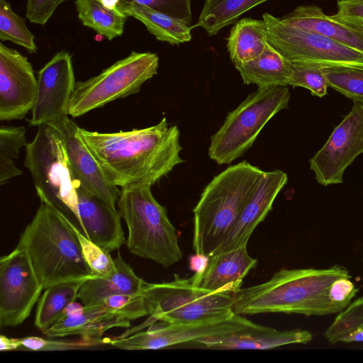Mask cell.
<instances>
[{
	"label": "cell",
	"instance_id": "43",
	"mask_svg": "<svg viewBox=\"0 0 363 363\" xmlns=\"http://www.w3.org/2000/svg\"><path fill=\"white\" fill-rule=\"evenodd\" d=\"M85 311V307L82 303L72 301L67 305L61 316L69 317L83 313Z\"/></svg>",
	"mask_w": 363,
	"mask_h": 363
},
{
	"label": "cell",
	"instance_id": "11",
	"mask_svg": "<svg viewBox=\"0 0 363 363\" xmlns=\"http://www.w3.org/2000/svg\"><path fill=\"white\" fill-rule=\"evenodd\" d=\"M151 324L124 337L109 340L113 347L123 350H158L183 345L200 338L244 329L253 322L234 312L192 323Z\"/></svg>",
	"mask_w": 363,
	"mask_h": 363
},
{
	"label": "cell",
	"instance_id": "17",
	"mask_svg": "<svg viewBox=\"0 0 363 363\" xmlns=\"http://www.w3.org/2000/svg\"><path fill=\"white\" fill-rule=\"evenodd\" d=\"M311 332L303 329L279 330L252 323L232 333L203 337L186 344L208 350H269L290 344H306L312 340Z\"/></svg>",
	"mask_w": 363,
	"mask_h": 363
},
{
	"label": "cell",
	"instance_id": "15",
	"mask_svg": "<svg viewBox=\"0 0 363 363\" xmlns=\"http://www.w3.org/2000/svg\"><path fill=\"white\" fill-rule=\"evenodd\" d=\"M38 79L31 63L13 48L0 43V120H20L31 111Z\"/></svg>",
	"mask_w": 363,
	"mask_h": 363
},
{
	"label": "cell",
	"instance_id": "8",
	"mask_svg": "<svg viewBox=\"0 0 363 363\" xmlns=\"http://www.w3.org/2000/svg\"><path fill=\"white\" fill-rule=\"evenodd\" d=\"M143 294L150 303L152 313L142 325L127 330L121 337L157 321L186 323L233 312V294L202 289L194 285L191 278H182L177 274L170 281L146 282Z\"/></svg>",
	"mask_w": 363,
	"mask_h": 363
},
{
	"label": "cell",
	"instance_id": "5",
	"mask_svg": "<svg viewBox=\"0 0 363 363\" xmlns=\"http://www.w3.org/2000/svg\"><path fill=\"white\" fill-rule=\"evenodd\" d=\"M151 187L121 188L118 210L128 227L129 252L168 267L179 262L183 253L167 209L155 199Z\"/></svg>",
	"mask_w": 363,
	"mask_h": 363
},
{
	"label": "cell",
	"instance_id": "34",
	"mask_svg": "<svg viewBox=\"0 0 363 363\" xmlns=\"http://www.w3.org/2000/svg\"><path fill=\"white\" fill-rule=\"evenodd\" d=\"M103 303L118 317L133 320L151 315L150 303L143 294H118L109 296Z\"/></svg>",
	"mask_w": 363,
	"mask_h": 363
},
{
	"label": "cell",
	"instance_id": "6",
	"mask_svg": "<svg viewBox=\"0 0 363 363\" xmlns=\"http://www.w3.org/2000/svg\"><path fill=\"white\" fill-rule=\"evenodd\" d=\"M25 147L24 165L31 174L40 202L53 206L85 235L79 213L78 184L60 134L50 124L40 125Z\"/></svg>",
	"mask_w": 363,
	"mask_h": 363
},
{
	"label": "cell",
	"instance_id": "39",
	"mask_svg": "<svg viewBox=\"0 0 363 363\" xmlns=\"http://www.w3.org/2000/svg\"><path fill=\"white\" fill-rule=\"evenodd\" d=\"M70 0H26V17L31 23L45 26L62 4Z\"/></svg>",
	"mask_w": 363,
	"mask_h": 363
},
{
	"label": "cell",
	"instance_id": "23",
	"mask_svg": "<svg viewBox=\"0 0 363 363\" xmlns=\"http://www.w3.org/2000/svg\"><path fill=\"white\" fill-rule=\"evenodd\" d=\"M116 269L106 277H94L81 286L77 299L85 307L103 303L105 298L118 294H143L146 282L138 277L118 252L114 258Z\"/></svg>",
	"mask_w": 363,
	"mask_h": 363
},
{
	"label": "cell",
	"instance_id": "7",
	"mask_svg": "<svg viewBox=\"0 0 363 363\" xmlns=\"http://www.w3.org/2000/svg\"><path fill=\"white\" fill-rule=\"evenodd\" d=\"M290 91L286 86L258 88L229 112L211 137L209 157L218 164H230L254 144L267 123L287 108Z\"/></svg>",
	"mask_w": 363,
	"mask_h": 363
},
{
	"label": "cell",
	"instance_id": "33",
	"mask_svg": "<svg viewBox=\"0 0 363 363\" xmlns=\"http://www.w3.org/2000/svg\"><path fill=\"white\" fill-rule=\"evenodd\" d=\"M323 71L329 86L363 104V69L330 67H323Z\"/></svg>",
	"mask_w": 363,
	"mask_h": 363
},
{
	"label": "cell",
	"instance_id": "1",
	"mask_svg": "<svg viewBox=\"0 0 363 363\" xmlns=\"http://www.w3.org/2000/svg\"><path fill=\"white\" fill-rule=\"evenodd\" d=\"M79 133L108 181L118 187L152 186L184 162L179 130L166 118L143 128L99 133L79 127Z\"/></svg>",
	"mask_w": 363,
	"mask_h": 363
},
{
	"label": "cell",
	"instance_id": "10",
	"mask_svg": "<svg viewBox=\"0 0 363 363\" xmlns=\"http://www.w3.org/2000/svg\"><path fill=\"white\" fill-rule=\"evenodd\" d=\"M268 43L294 64L363 69V52L265 13Z\"/></svg>",
	"mask_w": 363,
	"mask_h": 363
},
{
	"label": "cell",
	"instance_id": "22",
	"mask_svg": "<svg viewBox=\"0 0 363 363\" xmlns=\"http://www.w3.org/2000/svg\"><path fill=\"white\" fill-rule=\"evenodd\" d=\"M130 326V320L118 317L103 303L85 307V311L79 315L61 316L44 334L50 338L78 335L84 339L101 340V335L111 328Z\"/></svg>",
	"mask_w": 363,
	"mask_h": 363
},
{
	"label": "cell",
	"instance_id": "21",
	"mask_svg": "<svg viewBox=\"0 0 363 363\" xmlns=\"http://www.w3.org/2000/svg\"><path fill=\"white\" fill-rule=\"evenodd\" d=\"M280 19L363 52V30L342 23L333 16L326 15L318 6H299Z\"/></svg>",
	"mask_w": 363,
	"mask_h": 363
},
{
	"label": "cell",
	"instance_id": "14",
	"mask_svg": "<svg viewBox=\"0 0 363 363\" xmlns=\"http://www.w3.org/2000/svg\"><path fill=\"white\" fill-rule=\"evenodd\" d=\"M37 79V94L30 125L38 127L69 116L77 82L72 55L65 50L57 52L39 70Z\"/></svg>",
	"mask_w": 363,
	"mask_h": 363
},
{
	"label": "cell",
	"instance_id": "3",
	"mask_svg": "<svg viewBox=\"0 0 363 363\" xmlns=\"http://www.w3.org/2000/svg\"><path fill=\"white\" fill-rule=\"evenodd\" d=\"M17 247L28 252L44 289L94 277L84 258L73 225L46 203L41 202Z\"/></svg>",
	"mask_w": 363,
	"mask_h": 363
},
{
	"label": "cell",
	"instance_id": "25",
	"mask_svg": "<svg viewBox=\"0 0 363 363\" xmlns=\"http://www.w3.org/2000/svg\"><path fill=\"white\" fill-rule=\"evenodd\" d=\"M235 68L245 84L258 88L287 86L292 72L291 63L269 43L259 56Z\"/></svg>",
	"mask_w": 363,
	"mask_h": 363
},
{
	"label": "cell",
	"instance_id": "9",
	"mask_svg": "<svg viewBox=\"0 0 363 363\" xmlns=\"http://www.w3.org/2000/svg\"><path fill=\"white\" fill-rule=\"evenodd\" d=\"M159 57L150 52L132 51L98 75L77 82L69 116L80 117L115 100L137 94L157 74Z\"/></svg>",
	"mask_w": 363,
	"mask_h": 363
},
{
	"label": "cell",
	"instance_id": "29",
	"mask_svg": "<svg viewBox=\"0 0 363 363\" xmlns=\"http://www.w3.org/2000/svg\"><path fill=\"white\" fill-rule=\"evenodd\" d=\"M268 0H206L197 23L208 36L233 24L245 12Z\"/></svg>",
	"mask_w": 363,
	"mask_h": 363
},
{
	"label": "cell",
	"instance_id": "37",
	"mask_svg": "<svg viewBox=\"0 0 363 363\" xmlns=\"http://www.w3.org/2000/svg\"><path fill=\"white\" fill-rule=\"evenodd\" d=\"M22 347L33 351H62L82 349L94 346L103 342V340H89L82 338L78 342L46 340L35 336L19 338Z\"/></svg>",
	"mask_w": 363,
	"mask_h": 363
},
{
	"label": "cell",
	"instance_id": "19",
	"mask_svg": "<svg viewBox=\"0 0 363 363\" xmlns=\"http://www.w3.org/2000/svg\"><path fill=\"white\" fill-rule=\"evenodd\" d=\"M77 192L79 213L85 236L109 252L118 250L125 242L118 210L79 184Z\"/></svg>",
	"mask_w": 363,
	"mask_h": 363
},
{
	"label": "cell",
	"instance_id": "24",
	"mask_svg": "<svg viewBox=\"0 0 363 363\" xmlns=\"http://www.w3.org/2000/svg\"><path fill=\"white\" fill-rule=\"evenodd\" d=\"M119 9L128 17L140 21L155 38L171 45L186 43L191 39V24L136 3L119 0Z\"/></svg>",
	"mask_w": 363,
	"mask_h": 363
},
{
	"label": "cell",
	"instance_id": "40",
	"mask_svg": "<svg viewBox=\"0 0 363 363\" xmlns=\"http://www.w3.org/2000/svg\"><path fill=\"white\" fill-rule=\"evenodd\" d=\"M337 8L335 19L363 30V0H337Z\"/></svg>",
	"mask_w": 363,
	"mask_h": 363
},
{
	"label": "cell",
	"instance_id": "4",
	"mask_svg": "<svg viewBox=\"0 0 363 363\" xmlns=\"http://www.w3.org/2000/svg\"><path fill=\"white\" fill-rule=\"evenodd\" d=\"M264 171L244 160L226 168L206 186L194 207L193 249L213 255L231 231Z\"/></svg>",
	"mask_w": 363,
	"mask_h": 363
},
{
	"label": "cell",
	"instance_id": "41",
	"mask_svg": "<svg viewBox=\"0 0 363 363\" xmlns=\"http://www.w3.org/2000/svg\"><path fill=\"white\" fill-rule=\"evenodd\" d=\"M209 262V257L195 253L189 257V268L194 271L196 275H200L202 274Z\"/></svg>",
	"mask_w": 363,
	"mask_h": 363
},
{
	"label": "cell",
	"instance_id": "36",
	"mask_svg": "<svg viewBox=\"0 0 363 363\" xmlns=\"http://www.w3.org/2000/svg\"><path fill=\"white\" fill-rule=\"evenodd\" d=\"M291 67L290 86L306 88L310 90L313 95L318 97L327 94L329 86L323 67L291 63Z\"/></svg>",
	"mask_w": 363,
	"mask_h": 363
},
{
	"label": "cell",
	"instance_id": "35",
	"mask_svg": "<svg viewBox=\"0 0 363 363\" xmlns=\"http://www.w3.org/2000/svg\"><path fill=\"white\" fill-rule=\"evenodd\" d=\"M78 237L82 252L94 277L103 278L116 269L114 259L110 252L96 245L73 225Z\"/></svg>",
	"mask_w": 363,
	"mask_h": 363
},
{
	"label": "cell",
	"instance_id": "26",
	"mask_svg": "<svg viewBox=\"0 0 363 363\" xmlns=\"http://www.w3.org/2000/svg\"><path fill=\"white\" fill-rule=\"evenodd\" d=\"M118 1L75 0L78 18L108 40L121 37L128 16L119 9Z\"/></svg>",
	"mask_w": 363,
	"mask_h": 363
},
{
	"label": "cell",
	"instance_id": "16",
	"mask_svg": "<svg viewBox=\"0 0 363 363\" xmlns=\"http://www.w3.org/2000/svg\"><path fill=\"white\" fill-rule=\"evenodd\" d=\"M60 134L74 179L89 193L116 207L121 189L112 184L79 133V126L66 116L50 123Z\"/></svg>",
	"mask_w": 363,
	"mask_h": 363
},
{
	"label": "cell",
	"instance_id": "18",
	"mask_svg": "<svg viewBox=\"0 0 363 363\" xmlns=\"http://www.w3.org/2000/svg\"><path fill=\"white\" fill-rule=\"evenodd\" d=\"M287 182V174L281 170L264 172L235 225L214 254L247 245L255 228L264 220Z\"/></svg>",
	"mask_w": 363,
	"mask_h": 363
},
{
	"label": "cell",
	"instance_id": "32",
	"mask_svg": "<svg viewBox=\"0 0 363 363\" xmlns=\"http://www.w3.org/2000/svg\"><path fill=\"white\" fill-rule=\"evenodd\" d=\"M363 328V296L351 301L327 328L324 337L330 344L344 340L353 332Z\"/></svg>",
	"mask_w": 363,
	"mask_h": 363
},
{
	"label": "cell",
	"instance_id": "20",
	"mask_svg": "<svg viewBox=\"0 0 363 363\" xmlns=\"http://www.w3.org/2000/svg\"><path fill=\"white\" fill-rule=\"evenodd\" d=\"M257 260L247 250V245L223 251L209 257L204 272L194 274V285L211 291L238 292L249 272L257 266Z\"/></svg>",
	"mask_w": 363,
	"mask_h": 363
},
{
	"label": "cell",
	"instance_id": "44",
	"mask_svg": "<svg viewBox=\"0 0 363 363\" xmlns=\"http://www.w3.org/2000/svg\"><path fill=\"white\" fill-rule=\"evenodd\" d=\"M362 261H363V259H362Z\"/></svg>",
	"mask_w": 363,
	"mask_h": 363
},
{
	"label": "cell",
	"instance_id": "42",
	"mask_svg": "<svg viewBox=\"0 0 363 363\" xmlns=\"http://www.w3.org/2000/svg\"><path fill=\"white\" fill-rule=\"evenodd\" d=\"M21 347L20 339L9 338L4 335L0 336V350L11 351L15 350Z\"/></svg>",
	"mask_w": 363,
	"mask_h": 363
},
{
	"label": "cell",
	"instance_id": "2",
	"mask_svg": "<svg viewBox=\"0 0 363 363\" xmlns=\"http://www.w3.org/2000/svg\"><path fill=\"white\" fill-rule=\"evenodd\" d=\"M352 278L344 266L328 268L281 269L267 281L233 294V311L240 315L268 313L306 316L338 313L346 306L330 297L333 283Z\"/></svg>",
	"mask_w": 363,
	"mask_h": 363
},
{
	"label": "cell",
	"instance_id": "30",
	"mask_svg": "<svg viewBox=\"0 0 363 363\" xmlns=\"http://www.w3.org/2000/svg\"><path fill=\"white\" fill-rule=\"evenodd\" d=\"M26 129L23 126L2 125L0 128V184L22 174L14 160L26 145Z\"/></svg>",
	"mask_w": 363,
	"mask_h": 363
},
{
	"label": "cell",
	"instance_id": "28",
	"mask_svg": "<svg viewBox=\"0 0 363 363\" xmlns=\"http://www.w3.org/2000/svg\"><path fill=\"white\" fill-rule=\"evenodd\" d=\"M85 281L64 282L45 289L38 302L34 322L43 333L60 319L68 303L77 299L79 290Z\"/></svg>",
	"mask_w": 363,
	"mask_h": 363
},
{
	"label": "cell",
	"instance_id": "27",
	"mask_svg": "<svg viewBox=\"0 0 363 363\" xmlns=\"http://www.w3.org/2000/svg\"><path fill=\"white\" fill-rule=\"evenodd\" d=\"M268 44L264 21L245 18L237 22L227 38V48L235 67L259 56Z\"/></svg>",
	"mask_w": 363,
	"mask_h": 363
},
{
	"label": "cell",
	"instance_id": "31",
	"mask_svg": "<svg viewBox=\"0 0 363 363\" xmlns=\"http://www.w3.org/2000/svg\"><path fill=\"white\" fill-rule=\"evenodd\" d=\"M0 40L23 47L30 54L38 51L35 36L26 26L25 19L13 11L6 0H0Z\"/></svg>",
	"mask_w": 363,
	"mask_h": 363
},
{
	"label": "cell",
	"instance_id": "12",
	"mask_svg": "<svg viewBox=\"0 0 363 363\" xmlns=\"http://www.w3.org/2000/svg\"><path fill=\"white\" fill-rule=\"evenodd\" d=\"M43 286L26 250L16 247L0 259V326L24 322L38 301Z\"/></svg>",
	"mask_w": 363,
	"mask_h": 363
},
{
	"label": "cell",
	"instance_id": "13",
	"mask_svg": "<svg viewBox=\"0 0 363 363\" xmlns=\"http://www.w3.org/2000/svg\"><path fill=\"white\" fill-rule=\"evenodd\" d=\"M353 103L351 111L309 161L321 185L342 184L345 169L363 153V104Z\"/></svg>",
	"mask_w": 363,
	"mask_h": 363
},
{
	"label": "cell",
	"instance_id": "38",
	"mask_svg": "<svg viewBox=\"0 0 363 363\" xmlns=\"http://www.w3.org/2000/svg\"><path fill=\"white\" fill-rule=\"evenodd\" d=\"M147 6L160 13L191 24V0H123Z\"/></svg>",
	"mask_w": 363,
	"mask_h": 363
}]
</instances>
